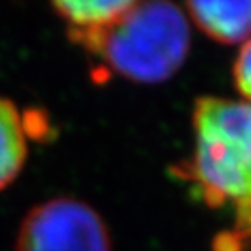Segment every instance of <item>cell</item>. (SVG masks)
<instances>
[{"label":"cell","mask_w":251,"mask_h":251,"mask_svg":"<svg viewBox=\"0 0 251 251\" xmlns=\"http://www.w3.org/2000/svg\"><path fill=\"white\" fill-rule=\"evenodd\" d=\"M74 42L133 82L159 84L171 78L187 59L190 28L183 11L171 2H133L110 26Z\"/></svg>","instance_id":"2"},{"label":"cell","mask_w":251,"mask_h":251,"mask_svg":"<svg viewBox=\"0 0 251 251\" xmlns=\"http://www.w3.org/2000/svg\"><path fill=\"white\" fill-rule=\"evenodd\" d=\"M16 251H112L105 220L89 204L56 197L25 216Z\"/></svg>","instance_id":"3"},{"label":"cell","mask_w":251,"mask_h":251,"mask_svg":"<svg viewBox=\"0 0 251 251\" xmlns=\"http://www.w3.org/2000/svg\"><path fill=\"white\" fill-rule=\"evenodd\" d=\"M196 149L176 168L206 204L232 202L237 224L251 232V103L206 96L194 108Z\"/></svg>","instance_id":"1"},{"label":"cell","mask_w":251,"mask_h":251,"mask_svg":"<svg viewBox=\"0 0 251 251\" xmlns=\"http://www.w3.org/2000/svg\"><path fill=\"white\" fill-rule=\"evenodd\" d=\"M194 23L222 44H239L251 37V0L244 2H188Z\"/></svg>","instance_id":"4"},{"label":"cell","mask_w":251,"mask_h":251,"mask_svg":"<svg viewBox=\"0 0 251 251\" xmlns=\"http://www.w3.org/2000/svg\"><path fill=\"white\" fill-rule=\"evenodd\" d=\"M26 127L12 101L0 98V190L18 178L26 161Z\"/></svg>","instance_id":"6"},{"label":"cell","mask_w":251,"mask_h":251,"mask_svg":"<svg viewBox=\"0 0 251 251\" xmlns=\"http://www.w3.org/2000/svg\"><path fill=\"white\" fill-rule=\"evenodd\" d=\"M133 5V0H84V2H56L52 9L67 21L70 39L94 33L110 26Z\"/></svg>","instance_id":"5"},{"label":"cell","mask_w":251,"mask_h":251,"mask_svg":"<svg viewBox=\"0 0 251 251\" xmlns=\"http://www.w3.org/2000/svg\"><path fill=\"white\" fill-rule=\"evenodd\" d=\"M234 80L237 91L248 100V103H251V39L244 44L235 59Z\"/></svg>","instance_id":"7"}]
</instances>
